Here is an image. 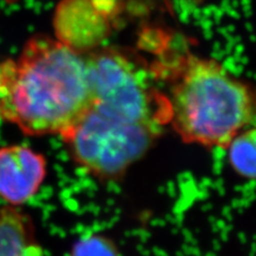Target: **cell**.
<instances>
[{
	"instance_id": "1",
	"label": "cell",
	"mask_w": 256,
	"mask_h": 256,
	"mask_svg": "<svg viewBox=\"0 0 256 256\" xmlns=\"http://www.w3.org/2000/svg\"><path fill=\"white\" fill-rule=\"evenodd\" d=\"M91 102L86 57L56 38H30L0 59V118L28 136L62 134Z\"/></svg>"
},
{
	"instance_id": "4",
	"label": "cell",
	"mask_w": 256,
	"mask_h": 256,
	"mask_svg": "<svg viewBox=\"0 0 256 256\" xmlns=\"http://www.w3.org/2000/svg\"><path fill=\"white\" fill-rule=\"evenodd\" d=\"M158 134L156 128L114 121L88 108L61 138L78 168L100 182H114L148 153Z\"/></svg>"
},
{
	"instance_id": "10",
	"label": "cell",
	"mask_w": 256,
	"mask_h": 256,
	"mask_svg": "<svg viewBox=\"0 0 256 256\" xmlns=\"http://www.w3.org/2000/svg\"><path fill=\"white\" fill-rule=\"evenodd\" d=\"M255 104H256V93H255Z\"/></svg>"
},
{
	"instance_id": "8",
	"label": "cell",
	"mask_w": 256,
	"mask_h": 256,
	"mask_svg": "<svg viewBox=\"0 0 256 256\" xmlns=\"http://www.w3.org/2000/svg\"><path fill=\"white\" fill-rule=\"evenodd\" d=\"M228 157L233 170L248 180H256V127L244 128L230 140Z\"/></svg>"
},
{
	"instance_id": "3",
	"label": "cell",
	"mask_w": 256,
	"mask_h": 256,
	"mask_svg": "<svg viewBox=\"0 0 256 256\" xmlns=\"http://www.w3.org/2000/svg\"><path fill=\"white\" fill-rule=\"evenodd\" d=\"M91 86L89 108L102 116L159 130L168 123L166 98L127 52L102 46L84 56Z\"/></svg>"
},
{
	"instance_id": "5",
	"label": "cell",
	"mask_w": 256,
	"mask_h": 256,
	"mask_svg": "<svg viewBox=\"0 0 256 256\" xmlns=\"http://www.w3.org/2000/svg\"><path fill=\"white\" fill-rule=\"evenodd\" d=\"M121 9V0H60L54 18V38L86 56L102 47Z\"/></svg>"
},
{
	"instance_id": "2",
	"label": "cell",
	"mask_w": 256,
	"mask_h": 256,
	"mask_svg": "<svg viewBox=\"0 0 256 256\" xmlns=\"http://www.w3.org/2000/svg\"><path fill=\"white\" fill-rule=\"evenodd\" d=\"M166 98L175 132L205 148H226L256 111L249 86L219 62L198 56L182 59Z\"/></svg>"
},
{
	"instance_id": "9",
	"label": "cell",
	"mask_w": 256,
	"mask_h": 256,
	"mask_svg": "<svg viewBox=\"0 0 256 256\" xmlns=\"http://www.w3.org/2000/svg\"><path fill=\"white\" fill-rule=\"evenodd\" d=\"M70 256H120V253L116 244L108 237L91 235L79 239Z\"/></svg>"
},
{
	"instance_id": "6",
	"label": "cell",
	"mask_w": 256,
	"mask_h": 256,
	"mask_svg": "<svg viewBox=\"0 0 256 256\" xmlns=\"http://www.w3.org/2000/svg\"><path fill=\"white\" fill-rule=\"evenodd\" d=\"M47 175V160L26 146L0 148V200L20 207L38 194Z\"/></svg>"
},
{
	"instance_id": "7",
	"label": "cell",
	"mask_w": 256,
	"mask_h": 256,
	"mask_svg": "<svg viewBox=\"0 0 256 256\" xmlns=\"http://www.w3.org/2000/svg\"><path fill=\"white\" fill-rule=\"evenodd\" d=\"M0 256H45L34 220L20 207L0 208Z\"/></svg>"
}]
</instances>
